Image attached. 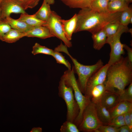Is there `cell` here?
I'll use <instances>...</instances> for the list:
<instances>
[{"label": "cell", "mask_w": 132, "mask_h": 132, "mask_svg": "<svg viewBox=\"0 0 132 132\" xmlns=\"http://www.w3.org/2000/svg\"><path fill=\"white\" fill-rule=\"evenodd\" d=\"M121 12H100L89 8L81 9L77 14L74 33L82 31H87L92 34L95 33L109 23L120 22Z\"/></svg>", "instance_id": "cell-1"}, {"label": "cell", "mask_w": 132, "mask_h": 132, "mask_svg": "<svg viewBox=\"0 0 132 132\" xmlns=\"http://www.w3.org/2000/svg\"><path fill=\"white\" fill-rule=\"evenodd\" d=\"M132 81V65L127 57L122 56L119 61L109 66L104 83L106 90L119 95Z\"/></svg>", "instance_id": "cell-2"}, {"label": "cell", "mask_w": 132, "mask_h": 132, "mask_svg": "<svg viewBox=\"0 0 132 132\" xmlns=\"http://www.w3.org/2000/svg\"><path fill=\"white\" fill-rule=\"evenodd\" d=\"M75 73L72 66L71 69L65 71L61 77L66 84L72 88L75 98L78 105L79 113L74 122L78 127L82 121L84 111L91 100L89 98L83 94L79 87Z\"/></svg>", "instance_id": "cell-3"}, {"label": "cell", "mask_w": 132, "mask_h": 132, "mask_svg": "<svg viewBox=\"0 0 132 132\" xmlns=\"http://www.w3.org/2000/svg\"><path fill=\"white\" fill-rule=\"evenodd\" d=\"M63 52L66 54L71 59L75 73L78 76L77 80L79 87L82 93L84 94L87 82L89 78L103 65V63L101 59L99 60L95 64L85 65L78 61L69 53L67 48L64 49Z\"/></svg>", "instance_id": "cell-4"}, {"label": "cell", "mask_w": 132, "mask_h": 132, "mask_svg": "<svg viewBox=\"0 0 132 132\" xmlns=\"http://www.w3.org/2000/svg\"><path fill=\"white\" fill-rule=\"evenodd\" d=\"M58 95L65 101L67 108L66 120L74 122L79 112V109L75 98L73 89L66 85L61 77L58 87Z\"/></svg>", "instance_id": "cell-5"}, {"label": "cell", "mask_w": 132, "mask_h": 132, "mask_svg": "<svg viewBox=\"0 0 132 132\" xmlns=\"http://www.w3.org/2000/svg\"><path fill=\"white\" fill-rule=\"evenodd\" d=\"M127 32L132 33V30L129 29L127 26L120 24L114 34L107 37L106 43L110 45L111 48L109 60L108 63L109 66L119 61L123 56L122 55L125 54L123 44L121 42L120 38L123 33Z\"/></svg>", "instance_id": "cell-6"}, {"label": "cell", "mask_w": 132, "mask_h": 132, "mask_svg": "<svg viewBox=\"0 0 132 132\" xmlns=\"http://www.w3.org/2000/svg\"><path fill=\"white\" fill-rule=\"evenodd\" d=\"M102 125L98 117L96 104L90 101L84 111L82 121L78 127L80 131L95 132Z\"/></svg>", "instance_id": "cell-7"}, {"label": "cell", "mask_w": 132, "mask_h": 132, "mask_svg": "<svg viewBox=\"0 0 132 132\" xmlns=\"http://www.w3.org/2000/svg\"><path fill=\"white\" fill-rule=\"evenodd\" d=\"M62 19L55 12L51 11L45 26L49 29L54 37L62 40L68 47L72 46L71 42L68 40L65 35L61 22Z\"/></svg>", "instance_id": "cell-8"}, {"label": "cell", "mask_w": 132, "mask_h": 132, "mask_svg": "<svg viewBox=\"0 0 132 132\" xmlns=\"http://www.w3.org/2000/svg\"><path fill=\"white\" fill-rule=\"evenodd\" d=\"M0 9L1 17L2 19L10 16L12 13H26L25 10L16 0H2Z\"/></svg>", "instance_id": "cell-9"}, {"label": "cell", "mask_w": 132, "mask_h": 132, "mask_svg": "<svg viewBox=\"0 0 132 132\" xmlns=\"http://www.w3.org/2000/svg\"><path fill=\"white\" fill-rule=\"evenodd\" d=\"M109 66L108 63L103 65L89 78L87 83L85 93L94 87L104 83Z\"/></svg>", "instance_id": "cell-10"}, {"label": "cell", "mask_w": 132, "mask_h": 132, "mask_svg": "<svg viewBox=\"0 0 132 132\" xmlns=\"http://www.w3.org/2000/svg\"><path fill=\"white\" fill-rule=\"evenodd\" d=\"M120 101L118 94L106 90L98 103L109 110Z\"/></svg>", "instance_id": "cell-11"}, {"label": "cell", "mask_w": 132, "mask_h": 132, "mask_svg": "<svg viewBox=\"0 0 132 132\" xmlns=\"http://www.w3.org/2000/svg\"><path fill=\"white\" fill-rule=\"evenodd\" d=\"M24 33L25 37H36L41 39L54 37L48 28L43 26L32 27L29 31Z\"/></svg>", "instance_id": "cell-12"}, {"label": "cell", "mask_w": 132, "mask_h": 132, "mask_svg": "<svg viewBox=\"0 0 132 132\" xmlns=\"http://www.w3.org/2000/svg\"><path fill=\"white\" fill-rule=\"evenodd\" d=\"M105 90V86L103 83L94 87L84 94L90 99L91 102L96 104L99 103Z\"/></svg>", "instance_id": "cell-13"}, {"label": "cell", "mask_w": 132, "mask_h": 132, "mask_svg": "<svg viewBox=\"0 0 132 132\" xmlns=\"http://www.w3.org/2000/svg\"><path fill=\"white\" fill-rule=\"evenodd\" d=\"M77 20V14H75L70 19L66 20L62 19L61 22L65 35L69 41L72 39V35L75 29Z\"/></svg>", "instance_id": "cell-14"}, {"label": "cell", "mask_w": 132, "mask_h": 132, "mask_svg": "<svg viewBox=\"0 0 132 132\" xmlns=\"http://www.w3.org/2000/svg\"><path fill=\"white\" fill-rule=\"evenodd\" d=\"M132 110V103L120 101L114 107L109 110L111 119L118 116L123 115Z\"/></svg>", "instance_id": "cell-15"}, {"label": "cell", "mask_w": 132, "mask_h": 132, "mask_svg": "<svg viewBox=\"0 0 132 132\" xmlns=\"http://www.w3.org/2000/svg\"><path fill=\"white\" fill-rule=\"evenodd\" d=\"M3 19L12 28L16 29L23 33L26 32L32 27L17 19H13L10 16Z\"/></svg>", "instance_id": "cell-16"}, {"label": "cell", "mask_w": 132, "mask_h": 132, "mask_svg": "<svg viewBox=\"0 0 132 132\" xmlns=\"http://www.w3.org/2000/svg\"><path fill=\"white\" fill-rule=\"evenodd\" d=\"M92 34L93 48L96 50H99L106 44V35L103 29Z\"/></svg>", "instance_id": "cell-17"}, {"label": "cell", "mask_w": 132, "mask_h": 132, "mask_svg": "<svg viewBox=\"0 0 132 132\" xmlns=\"http://www.w3.org/2000/svg\"><path fill=\"white\" fill-rule=\"evenodd\" d=\"M17 19L32 27L38 26H45L46 24V22L41 21L37 18L34 14L29 15L26 12L21 14Z\"/></svg>", "instance_id": "cell-18"}, {"label": "cell", "mask_w": 132, "mask_h": 132, "mask_svg": "<svg viewBox=\"0 0 132 132\" xmlns=\"http://www.w3.org/2000/svg\"><path fill=\"white\" fill-rule=\"evenodd\" d=\"M95 104L99 119L103 125H109L112 119L109 110L99 103Z\"/></svg>", "instance_id": "cell-19"}, {"label": "cell", "mask_w": 132, "mask_h": 132, "mask_svg": "<svg viewBox=\"0 0 132 132\" xmlns=\"http://www.w3.org/2000/svg\"><path fill=\"white\" fill-rule=\"evenodd\" d=\"M128 3L121 0H114L109 2L108 12L111 13L122 12L128 8Z\"/></svg>", "instance_id": "cell-20"}, {"label": "cell", "mask_w": 132, "mask_h": 132, "mask_svg": "<svg viewBox=\"0 0 132 132\" xmlns=\"http://www.w3.org/2000/svg\"><path fill=\"white\" fill-rule=\"evenodd\" d=\"M70 8L81 9L90 8L94 0H60Z\"/></svg>", "instance_id": "cell-21"}, {"label": "cell", "mask_w": 132, "mask_h": 132, "mask_svg": "<svg viewBox=\"0 0 132 132\" xmlns=\"http://www.w3.org/2000/svg\"><path fill=\"white\" fill-rule=\"evenodd\" d=\"M50 5L44 0L42 6L34 14L36 17L40 20L46 22L51 12Z\"/></svg>", "instance_id": "cell-22"}, {"label": "cell", "mask_w": 132, "mask_h": 132, "mask_svg": "<svg viewBox=\"0 0 132 132\" xmlns=\"http://www.w3.org/2000/svg\"><path fill=\"white\" fill-rule=\"evenodd\" d=\"M24 37V33L11 28L4 35L1 41L8 43H12Z\"/></svg>", "instance_id": "cell-23"}, {"label": "cell", "mask_w": 132, "mask_h": 132, "mask_svg": "<svg viewBox=\"0 0 132 132\" xmlns=\"http://www.w3.org/2000/svg\"><path fill=\"white\" fill-rule=\"evenodd\" d=\"M109 0H94L90 8L100 12H108V10Z\"/></svg>", "instance_id": "cell-24"}, {"label": "cell", "mask_w": 132, "mask_h": 132, "mask_svg": "<svg viewBox=\"0 0 132 132\" xmlns=\"http://www.w3.org/2000/svg\"><path fill=\"white\" fill-rule=\"evenodd\" d=\"M54 51L36 43L33 47L32 53L34 55L40 54L51 55Z\"/></svg>", "instance_id": "cell-25"}, {"label": "cell", "mask_w": 132, "mask_h": 132, "mask_svg": "<svg viewBox=\"0 0 132 132\" xmlns=\"http://www.w3.org/2000/svg\"><path fill=\"white\" fill-rule=\"evenodd\" d=\"M132 18V9L129 7L121 12L120 23L121 24L124 26H127L130 23V19Z\"/></svg>", "instance_id": "cell-26"}, {"label": "cell", "mask_w": 132, "mask_h": 132, "mask_svg": "<svg viewBox=\"0 0 132 132\" xmlns=\"http://www.w3.org/2000/svg\"><path fill=\"white\" fill-rule=\"evenodd\" d=\"M61 132H79L78 127L74 123L66 120L61 126Z\"/></svg>", "instance_id": "cell-27"}, {"label": "cell", "mask_w": 132, "mask_h": 132, "mask_svg": "<svg viewBox=\"0 0 132 132\" xmlns=\"http://www.w3.org/2000/svg\"><path fill=\"white\" fill-rule=\"evenodd\" d=\"M51 56L55 59L57 63L63 64L68 68V69H71V67L70 63L65 59L62 53L54 50Z\"/></svg>", "instance_id": "cell-28"}, {"label": "cell", "mask_w": 132, "mask_h": 132, "mask_svg": "<svg viewBox=\"0 0 132 132\" xmlns=\"http://www.w3.org/2000/svg\"><path fill=\"white\" fill-rule=\"evenodd\" d=\"M120 25V22L109 23L103 29L107 37L114 34L117 32Z\"/></svg>", "instance_id": "cell-29"}, {"label": "cell", "mask_w": 132, "mask_h": 132, "mask_svg": "<svg viewBox=\"0 0 132 132\" xmlns=\"http://www.w3.org/2000/svg\"><path fill=\"white\" fill-rule=\"evenodd\" d=\"M120 101H126L132 103V82L128 87L119 95Z\"/></svg>", "instance_id": "cell-30"}, {"label": "cell", "mask_w": 132, "mask_h": 132, "mask_svg": "<svg viewBox=\"0 0 132 132\" xmlns=\"http://www.w3.org/2000/svg\"><path fill=\"white\" fill-rule=\"evenodd\" d=\"M125 125L123 115L116 116L112 119L109 125L111 126L117 128Z\"/></svg>", "instance_id": "cell-31"}, {"label": "cell", "mask_w": 132, "mask_h": 132, "mask_svg": "<svg viewBox=\"0 0 132 132\" xmlns=\"http://www.w3.org/2000/svg\"><path fill=\"white\" fill-rule=\"evenodd\" d=\"M26 10L28 8H32L37 6L41 0H16Z\"/></svg>", "instance_id": "cell-32"}, {"label": "cell", "mask_w": 132, "mask_h": 132, "mask_svg": "<svg viewBox=\"0 0 132 132\" xmlns=\"http://www.w3.org/2000/svg\"><path fill=\"white\" fill-rule=\"evenodd\" d=\"M11 28L9 25L3 19L0 20V40Z\"/></svg>", "instance_id": "cell-33"}, {"label": "cell", "mask_w": 132, "mask_h": 132, "mask_svg": "<svg viewBox=\"0 0 132 132\" xmlns=\"http://www.w3.org/2000/svg\"><path fill=\"white\" fill-rule=\"evenodd\" d=\"M95 132H119L118 128L109 125H102L99 127Z\"/></svg>", "instance_id": "cell-34"}, {"label": "cell", "mask_w": 132, "mask_h": 132, "mask_svg": "<svg viewBox=\"0 0 132 132\" xmlns=\"http://www.w3.org/2000/svg\"><path fill=\"white\" fill-rule=\"evenodd\" d=\"M124 48L127 51V57L130 63L132 65V49L125 44H123Z\"/></svg>", "instance_id": "cell-35"}, {"label": "cell", "mask_w": 132, "mask_h": 132, "mask_svg": "<svg viewBox=\"0 0 132 132\" xmlns=\"http://www.w3.org/2000/svg\"><path fill=\"white\" fill-rule=\"evenodd\" d=\"M123 115L125 125L128 126L132 131V121L130 118L129 112L125 113Z\"/></svg>", "instance_id": "cell-36"}, {"label": "cell", "mask_w": 132, "mask_h": 132, "mask_svg": "<svg viewBox=\"0 0 132 132\" xmlns=\"http://www.w3.org/2000/svg\"><path fill=\"white\" fill-rule=\"evenodd\" d=\"M118 128L119 132H132V131L127 125L122 126Z\"/></svg>", "instance_id": "cell-37"}, {"label": "cell", "mask_w": 132, "mask_h": 132, "mask_svg": "<svg viewBox=\"0 0 132 132\" xmlns=\"http://www.w3.org/2000/svg\"><path fill=\"white\" fill-rule=\"evenodd\" d=\"M42 129L40 127H34L30 131V132H42Z\"/></svg>", "instance_id": "cell-38"}, {"label": "cell", "mask_w": 132, "mask_h": 132, "mask_svg": "<svg viewBox=\"0 0 132 132\" xmlns=\"http://www.w3.org/2000/svg\"><path fill=\"white\" fill-rule=\"evenodd\" d=\"M47 3L50 5L53 4L55 3V0H45Z\"/></svg>", "instance_id": "cell-39"}, {"label": "cell", "mask_w": 132, "mask_h": 132, "mask_svg": "<svg viewBox=\"0 0 132 132\" xmlns=\"http://www.w3.org/2000/svg\"><path fill=\"white\" fill-rule=\"evenodd\" d=\"M122 0V1H125V2H127L128 3H129V2L128 0Z\"/></svg>", "instance_id": "cell-40"}, {"label": "cell", "mask_w": 132, "mask_h": 132, "mask_svg": "<svg viewBox=\"0 0 132 132\" xmlns=\"http://www.w3.org/2000/svg\"><path fill=\"white\" fill-rule=\"evenodd\" d=\"M129 2H131L132 1V0H128Z\"/></svg>", "instance_id": "cell-41"}, {"label": "cell", "mask_w": 132, "mask_h": 132, "mask_svg": "<svg viewBox=\"0 0 132 132\" xmlns=\"http://www.w3.org/2000/svg\"><path fill=\"white\" fill-rule=\"evenodd\" d=\"M1 19V17L0 10V20Z\"/></svg>", "instance_id": "cell-42"}, {"label": "cell", "mask_w": 132, "mask_h": 132, "mask_svg": "<svg viewBox=\"0 0 132 132\" xmlns=\"http://www.w3.org/2000/svg\"><path fill=\"white\" fill-rule=\"evenodd\" d=\"M2 0H0V4H1V2L2 1Z\"/></svg>", "instance_id": "cell-43"}, {"label": "cell", "mask_w": 132, "mask_h": 132, "mask_svg": "<svg viewBox=\"0 0 132 132\" xmlns=\"http://www.w3.org/2000/svg\"><path fill=\"white\" fill-rule=\"evenodd\" d=\"M113 0H109V1H112Z\"/></svg>", "instance_id": "cell-44"}]
</instances>
